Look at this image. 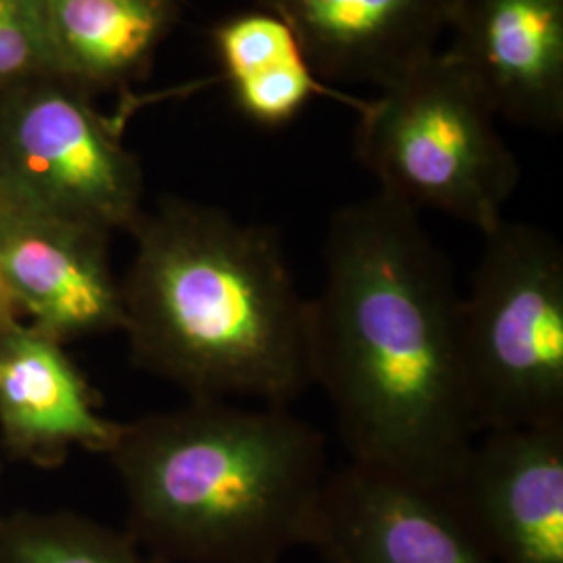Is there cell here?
<instances>
[{"label":"cell","instance_id":"13","mask_svg":"<svg viewBox=\"0 0 563 563\" xmlns=\"http://www.w3.org/2000/svg\"><path fill=\"white\" fill-rule=\"evenodd\" d=\"M55 59L86 78L136 74L162 41L174 0H42Z\"/></svg>","mask_w":563,"mask_h":563},{"label":"cell","instance_id":"4","mask_svg":"<svg viewBox=\"0 0 563 563\" xmlns=\"http://www.w3.org/2000/svg\"><path fill=\"white\" fill-rule=\"evenodd\" d=\"M355 157L378 190L486 234L505 220L522 167L490 102L449 51L434 53L357 109Z\"/></svg>","mask_w":563,"mask_h":563},{"label":"cell","instance_id":"10","mask_svg":"<svg viewBox=\"0 0 563 563\" xmlns=\"http://www.w3.org/2000/svg\"><path fill=\"white\" fill-rule=\"evenodd\" d=\"M449 53L493 111L544 134L563 128V0H455Z\"/></svg>","mask_w":563,"mask_h":563},{"label":"cell","instance_id":"3","mask_svg":"<svg viewBox=\"0 0 563 563\" xmlns=\"http://www.w3.org/2000/svg\"><path fill=\"white\" fill-rule=\"evenodd\" d=\"M128 534L162 563H282L328 481L322 432L288 405L222 399L120 423L107 451Z\"/></svg>","mask_w":563,"mask_h":563},{"label":"cell","instance_id":"1","mask_svg":"<svg viewBox=\"0 0 563 563\" xmlns=\"http://www.w3.org/2000/svg\"><path fill=\"white\" fill-rule=\"evenodd\" d=\"M311 307V372L351 462L441 490L478 437L462 292L420 211L376 190L341 207Z\"/></svg>","mask_w":563,"mask_h":563},{"label":"cell","instance_id":"6","mask_svg":"<svg viewBox=\"0 0 563 563\" xmlns=\"http://www.w3.org/2000/svg\"><path fill=\"white\" fill-rule=\"evenodd\" d=\"M0 201L97 232L134 228L141 174L101 121L67 95L30 102L0 159Z\"/></svg>","mask_w":563,"mask_h":563},{"label":"cell","instance_id":"7","mask_svg":"<svg viewBox=\"0 0 563 563\" xmlns=\"http://www.w3.org/2000/svg\"><path fill=\"white\" fill-rule=\"evenodd\" d=\"M495 563H563V423L481 432L439 490Z\"/></svg>","mask_w":563,"mask_h":563},{"label":"cell","instance_id":"17","mask_svg":"<svg viewBox=\"0 0 563 563\" xmlns=\"http://www.w3.org/2000/svg\"><path fill=\"white\" fill-rule=\"evenodd\" d=\"M51 53L42 0H0V78L36 67Z\"/></svg>","mask_w":563,"mask_h":563},{"label":"cell","instance_id":"8","mask_svg":"<svg viewBox=\"0 0 563 563\" xmlns=\"http://www.w3.org/2000/svg\"><path fill=\"white\" fill-rule=\"evenodd\" d=\"M305 547L323 563H495L437 488L355 462L328 474Z\"/></svg>","mask_w":563,"mask_h":563},{"label":"cell","instance_id":"11","mask_svg":"<svg viewBox=\"0 0 563 563\" xmlns=\"http://www.w3.org/2000/svg\"><path fill=\"white\" fill-rule=\"evenodd\" d=\"M288 23L320 78L380 90L437 53L455 0H257Z\"/></svg>","mask_w":563,"mask_h":563},{"label":"cell","instance_id":"9","mask_svg":"<svg viewBox=\"0 0 563 563\" xmlns=\"http://www.w3.org/2000/svg\"><path fill=\"white\" fill-rule=\"evenodd\" d=\"M104 232L0 201V284L55 341L123 330Z\"/></svg>","mask_w":563,"mask_h":563},{"label":"cell","instance_id":"15","mask_svg":"<svg viewBox=\"0 0 563 563\" xmlns=\"http://www.w3.org/2000/svg\"><path fill=\"white\" fill-rule=\"evenodd\" d=\"M239 113L262 128H280L295 120L313 97H332L360 109L363 101H349L323 86L307 55L282 60L251 78L228 84Z\"/></svg>","mask_w":563,"mask_h":563},{"label":"cell","instance_id":"12","mask_svg":"<svg viewBox=\"0 0 563 563\" xmlns=\"http://www.w3.org/2000/svg\"><path fill=\"white\" fill-rule=\"evenodd\" d=\"M0 426L20 453H51L69 444L107 453L120 423L95 409L90 388L60 342L34 325L0 320Z\"/></svg>","mask_w":563,"mask_h":563},{"label":"cell","instance_id":"2","mask_svg":"<svg viewBox=\"0 0 563 563\" xmlns=\"http://www.w3.org/2000/svg\"><path fill=\"white\" fill-rule=\"evenodd\" d=\"M121 282L134 363L190 399L292 405L313 386L311 307L272 225L169 201Z\"/></svg>","mask_w":563,"mask_h":563},{"label":"cell","instance_id":"5","mask_svg":"<svg viewBox=\"0 0 563 563\" xmlns=\"http://www.w3.org/2000/svg\"><path fill=\"white\" fill-rule=\"evenodd\" d=\"M462 295V363L476 432L563 423V249L532 223L483 234Z\"/></svg>","mask_w":563,"mask_h":563},{"label":"cell","instance_id":"14","mask_svg":"<svg viewBox=\"0 0 563 563\" xmlns=\"http://www.w3.org/2000/svg\"><path fill=\"white\" fill-rule=\"evenodd\" d=\"M0 563H162L128 532L76 514L0 520Z\"/></svg>","mask_w":563,"mask_h":563},{"label":"cell","instance_id":"18","mask_svg":"<svg viewBox=\"0 0 563 563\" xmlns=\"http://www.w3.org/2000/svg\"><path fill=\"white\" fill-rule=\"evenodd\" d=\"M11 311H15V307H13V302L7 297V292H4V288H2V284H0V320H2L7 313H11Z\"/></svg>","mask_w":563,"mask_h":563},{"label":"cell","instance_id":"16","mask_svg":"<svg viewBox=\"0 0 563 563\" xmlns=\"http://www.w3.org/2000/svg\"><path fill=\"white\" fill-rule=\"evenodd\" d=\"M211 38L228 84L305 55L301 42L288 23L265 9L225 18L213 27Z\"/></svg>","mask_w":563,"mask_h":563}]
</instances>
